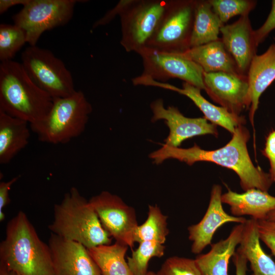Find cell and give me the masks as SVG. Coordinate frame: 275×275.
<instances>
[{"mask_svg":"<svg viewBox=\"0 0 275 275\" xmlns=\"http://www.w3.org/2000/svg\"><path fill=\"white\" fill-rule=\"evenodd\" d=\"M146 86H153L172 90L184 95L191 100L203 113L204 117L212 123L222 126L232 134L237 127L246 123L244 116L231 113L226 108L214 105L206 100L198 88L184 82L182 88L155 80L147 77L144 81Z\"/></svg>","mask_w":275,"mask_h":275,"instance_id":"17","label":"cell"},{"mask_svg":"<svg viewBox=\"0 0 275 275\" xmlns=\"http://www.w3.org/2000/svg\"><path fill=\"white\" fill-rule=\"evenodd\" d=\"M275 29V0L272 1L271 11L264 23L257 30L254 31V40L257 47L268 34Z\"/></svg>","mask_w":275,"mask_h":275,"instance_id":"32","label":"cell"},{"mask_svg":"<svg viewBox=\"0 0 275 275\" xmlns=\"http://www.w3.org/2000/svg\"><path fill=\"white\" fill-rule=\"evenodd\" d=\"M0 266L19 275H54L49 245L22 211L7 223L0 243Z\"/></svg>","mask_w":275,"mask_h":275,"instance_id":"2","label":"cell"},{"mask_svg":"<svg viewBox=\"0 0 275 275\" xmlns=\"http://www.w3.org/2000/svg\"><path fill=\"white\" fill-rule=\"evenodd\" d=\"M250 138L248 129L244 125H240L235 129L229 142L219 149L206 150L196 144L189 148H181L164 144L150 153L149 157L156 164L171 158L189 166L198 161L213 162L234 171L238 176L240 186L244 191L257 188L268 192L273 181L269 173L255 167L252 162L247 148Z\"/></svg>","mask_w":275,"mask_h":275,"instance_id":"1","label":"cell"},{"mask_svg":"<svg viewBox=\"0 0 275 275\" xmlns=\"http://www.w3.org/2000/svg\"><path fill=\"white\" fill-rule=\"evenodd\" d=\"M134 0H121L112 9L100 18L95 21L92 28L95 29L99 26L105 25L110 23L117 15L120 16L123 12L133 2Z\"/></svg>","mask_w":275,"mask_h":275,"instance_id":"33","label":"cell"},{"mask_svg":"<svg viewBox=\"0 0 275 275\" xmlns=\"http://www.w3.org/2000/svg\"><path fill=\"white\" fill-rule=\"evenodd\" d=\"M171 0H134L119 16L120 44L127 52L147 47L155 34Z\"/></svg>","mask_w":275,"mask_h":275,"instance_id":"6","label":"cell"},{"mask_svg":"<svg viewBox=\"0 0 275 275\" xmlns=\"http://www.w3.org/2000/svg\"><path fill=\"white\" fill-rule=\"evenodd\" d=\"M51 233L78 242L88 249L112 243L95 210L75 187L53 207V218L48 226Z\"/></svg>","mask_w":275,"mask_h":275,"instance_id":"4","label":"cell"},{"mask_svg":"<svg viewBox=\"0 0 275 275\" xmlns=\"http://www.w3.org/2000/svg\"><path fill=\"white\" fill-rule=\"evenodd\" d=\"M21 60L30 77L53 99L69 96L76 91L71 73L50 50L29 46L22 52Z\"/></svg>","mask_w":275,"mask_h":275,"instance_id":"7","label":"cell"},{"mask_svg":"<svg viewBox=\"0 0 275 275\" xmlns=\"http://www.w3.org/2000/svg\"><path fill=\"white\" fill-rule=\"evenodd\" d=\"M167 220L168 216L157 205H149L146 220L135 229L134 242L155 241L164 244L169 233Z\"/></svg>","mask_w":275,"mask_h":275,"instance_id":"26","label":"cell"},{"mask_svg":"<svg viewBox=\"0 0 275 275\" xmlns=\"http://www.w3.org/2000/svg\"><path fill=\"white\" fill-rule=\"evenodd\" d=\"M0 275H19V274L0 266Z\"/></svg>","mask_w":275,"mask_h":275,"instance_id":"38","label":"cell"},{"mask_svg":"<svg viewBox=\"0 0 275 275\" xmlns=\"http://www.w3.org/2000/svg\"><path fill=\"white\" fill-rule=\"evenodd\" d=\"M89 201L111 236L132 249L134 232L139 225L134 208L107 191L93 196Z\"/></svg>","mask_w":275,"mask_h":275,"instance_id":"11","label":"cell"},{"mask_svg":"<svg viewBox=\"0 0 275 275\" xmlns=\"http://www.w3.org/2000/svg\"><path fill=\"white\" fill-rule=\"evenodd\" d=\"M165 251L164 244L155 241H144L132 251L127 258L128 266L133 275H145L148 271L149 261L154 257H161Z\"/></svg>","mask_w":275,"mask_h":275,"instance_id":"27","label":"cell"},{"mask_svg":"<svg viewBox=\"0 0 275 275\" xmlns=\"http://www.w3.org/2000/svg\"><path fill=\"white\" fill-rule=\"evenodd\" d=\"M214 12L224 24L231 17L249 15L256 7L257 2L252 0H208Z\"/></svg>","mask_w":275,"mask_h":275,"instance_id":"29","label":"cell"},{"mask_svg":"<svg viewBox=\"0 0 275 275\" xmlns=\"http://www.w3.org/2000/svg\"><path fill=\"white\" fill-rule=\"evenodd\" d=\"M196 0H171L147 47L184 53L190 48Z\"/></svg>","mask_w":275,"mask_h":275,"instance_id":"9","label":"cell"},{"mask_svg":"<svg viewBox=\"0 0 275 275\" xmlns=\"http://www.w3.org/2000/svg\"><path fill=\"white\" fill-rule=\"evenodd\" d=\"M251 105L249 119L254 126V119L262 94L275 80V44L270 45L262 54H256L248 70Z\"/></svg>","mask_w":275,"mask_h":275,"instance_id":"19","label":"cell"},{"mask_svg":"<svg viewBox=\"0 0 275 275\" xmlns=\"http://www.w3.org/2000/svg\"><path fill=\"white\" fill-rule=\"evenodd\" d=\"M138 54L143 61L142 75L163 82L177 78L204 90L203 70L183 53L158 51L146 47Z\"/></svg>","mask_w":275,"mask_h":275,"instance_id":"10","label":"cell"},{"mask_svg":"<svg viewBox=\"0 0 275 275\" xmlns=\"http://www.w3.org/2000/svg\"><path fill=\"white\" fill-rule=\"evenodd\" d=\"M256 225L260 240L275 256V218L256 220Z\"/></svg>","mask_w":275,"mask_h":275,"instance_id":"31","label":"cell"},{"mask_svg":"<svg viewBox=\"0 0 275 275\" xmlns=\"http://www.w3.org/2000/svg\"><path fill=\"white\" fill-rule=\"evenodd\" d=\"M206 93L212 100L231 113L240 115L250 109L251 98L248 76L224 72H203Z\"/></svg>","mask_w":275,"mask_h":275,"instance_id":"12","label":"cell"},{"mask_svg":"<svg viewBox=\"0 0 275 275\" xmlns=\"http://www.w3.org/2000/svg\"><path fill=\"white\" fill-rule=\"evenodd\" d=\"M156 275H204L195 259L179 256L167 258Z\"/></svg>","mask_w":275,"mask_h":275,"instance_id":"30","label":"cell"},{"mask_svg":"<svg viewBox=\"0 0 275 275\" xmlns=\"http://www.w3.org/2000/svg\"><path fill=\"white\" fill-rule=\"evenodd\" d=\"M244 225L243 223L234 226L226 239L211 244L207 253L196 257L195 260L204 275H229L230 259L240 242Z\"/></svg>","mask_w":275,"mask_h":275,"instance_id":"20","label":"cell"},{"mask_svg":"<svg viewBox=\"0 0 275 275\" xmlns=\"http://www.w3.org/2000/svg\"><path fill=\"white\" fill-rule=\"evenodd\" d=\"M220 32L221 39L235 62L240 73L247 76L257 48L249 15L240 16L232 24L224 25Z\"/></svg>","mask_w":275,"mask_h":275,"instance_id":"16","label":"cell"},{"mask_svg":"<svg viewBox=\"0 0 275 275\" xmlns=\"http://www.w3.org/2000/svg\"><path fill=\"white\" fill-rule=\"evenodd\" d=\"M262 154L269 161V175L273 182H275V130L269 133L266 139L264 149L262 150Z\"/></svg>","mask_w":275,"mask_h":275,"instance_id":"34","label":"cell"},{"mask_svg":"<svg viewBox=\"0 0 275 275\" xmlns=\"http://www.w3.org/2000/svg\"><path fill=\"white\" fill-rule=\"evenodd\" d=\"M48 244L54 275H101L88 249L82 244L52 233Z\"/></svg>","mask_w":275,"mask_h":275,"instance_id":"14","label":"cell"},{"mask_svg":"<svg viewBox=\"0 0 275 275\" xmlns=\"http://www.w3.org/2000/svg\"><path fill=\"white\" fill-rule=\"evenodd\" d=\"M27 43L25 31L15 24L0 25V60H12L16 53Z\"/></svg>","mask_w":275,"mask_h":275,"instance_id":"28","label":"cell"},{"mask_svg":"<svg viewBox=\"0 0 275 275\" xmlns=\"http://www.w3.org/2000/svg\"><path fill=\"white\" fill-rule=\"evenodd\" d=\"M224 25L209 1L196 0L190 48L218 40L221 28Z\"/></svg>","mask_w":275,"mask_h":275,"instance_id":"24","label":"cell"},{"mask_svg":"<svg viewBox=\"0 0 275 275\" xmlns=\"http://www.w3.org/2000/svg\"><path fill=\"white\" fill-rule=\"evenodd\" d=\"M128 248L116 241L88 250L101 275H133L125 258Z\"/></svg>","mask_w":275,"mask_h":275,"instance_id":"25","label":"cell"},{"mask_svg":"<svg viewBox=\"0 0 275 275\" xmlns=\"http://www.w3.org/2000/svg\"><path fill=\"white\" fill-rule=\"evenodd\" d=\"M53 99L52 106L47 117L30 127L42 142L65 144L84 132L92 107L80 90L69 96Z\"/></svg>","mask_w":275,"mask_h":275,"instance_id":"5","label":"cell"},{"mask_svg":"<svg viewBox=\"0 0 275 275\" xmlns=\"http://www.w3.org/2000/svg\"><path fill=\"white\" fill-rule=\"evenodd\" d=\"M145 275H156L155 272L152 271H148Z\"/></svg>","mask_w":275,"mask_h":275,"instance_id":"40","label":"cell"},{"mask_svg":"<svg viewBox=\"0 0 275 275\" xmlns=\"http://www.w3.org/2000/svg\"><path fill=\"white\" fill-rule=\"evenodd\" d=\"M223 203L228 204L232 215H249L256 220L265 219L275 210V197L268 192L252 188L238 194L229 189L222 195Z\"/></svg>","mask_w":275,"mask_h":275,"instance_id":"18","label":"cell"},{"mask_svg":"<svg viewBox=\"0 0 275 275\" xmlns=\"http://www.w3.org/2000/svg\"><path fill=\"white\" fill-rule=\"evenodd\" d=\"M198 65L204 72H224L241 75L222 40L191 47L183 53Z\"/></svg>","mask_w":275,"mask_h":275,"instance_id":"21","label":"cell"},{"mask_svg":"<svg viewBox=\"0 0 275 275\" xmlns=\"http://www.w3.org/2000/svg\"><path fill=\"white\" fill-rule=\"evenodd\" d=\"M53 98L30 77L21 63L10 60L0 64V111L37 124L48 116Z\"/></svg>","mask_w":275,"mask_h":275,"instance_id":"3","label":"cell"},{"mask_svg":"<svg viewBox=\"0 0 275 275\" xmlns=\"http://www.w3.org/2000/svg\"><path fill=\"white\" fill-rule=\"evenodd\" d=\"M20 178V176H16L7 181L0 182V221L5 219V215L4 208L10 202L9 191L13 185Z\"/></svg>","mask_w":275,"mask_h":275,"instance_id":"35","label":"cell"},{"mask_svg":"<svg viewBox=\"0 0 275 275\" xmlns=\"http://www.w3.org/2000/svg\"><path fill=\"white\" fill-rule=\"evenodd\" d=\"M260 241L256 220L247 219L238 248L249 262L252 275H275V262L264 251Z\"/></svg>","mask_w":275,"mask_h":275,"instance_id":"23","label":"cell"},{"mask_svg":"<svg viewBox=\"0 0 275 275\" xmlns=\"http://www.w3.org/2000/svg\"><path fill=\"white\" fill-rule=\"evenodd\" d=\"M233 261L236 275H246L248 260L238 248L233 256Z\"/></svg>","mask_w":275,"mask_h":275,"instance_id":"36","label":"cell"},{"mask_svg":"<svg viewBox=\"0 0 275 275\" xmlns=\"http://www.w3.org/2000/svg\"><path fill=\"white\" fill-rule=\"evenodd\" d=\"M153 116L151 121L163 120L169 129L165 144L179 147L185 140L198 135L212 134L218 136L217 126L208 122L204 117L188 118L174 106L166 108L161 99L153 101L150 104Z\"/></svg>","mask_w":275,"mask_h":275,"instance_id":"13","label":"cell"},{"mask_svg":"<svg viewBox=\"0 0 275 275\" xmlns=\"http://www.w3.org/2000/svg\"><path fill=\"white\" fill-rule=\"evenodd\" d=\"M275 218V210L270 212L265 219H274Z\"/></svg>","mask_w":275,"mask_h":275,"instance_id":"39","label":"cell"},{"mask_svg":"<svg viewBox=\"0 0 275 275\" xmlns=\"http://www.w3.org/2000/svg\"><path fill=\"white\" fill-rule=\"evenodd\" d=\"M76 0H30L12 19L25 32L27 43L35 46L45 31L63 26L72 18Z\"/></svg>","mask_w":275,"mask_h":275,"instance_id":"8","label":"cell"},{"mask_svg":"<svg viewBox=\"0 0 275 275\" xmlns=\"http://www.w3.org/2000/svg\"><path fill=\"white\" fill-rule=\"evenodd\" d=\"M222 187L214 185L211 190L207 209L201 220L187 228L188 239L192 242L191 251L198 254L211 244L214 234L222 225L231 222L245 223L246 219L228 214L223 209L222 202Z\"/></svg>","mask_w":275,"mask_h":275,"instance_id":"15","label":"cell"},{"mask_svg":"<svg viewBox=\"0 0 275 275\" xmlns=\"http://www.w3.org/2000/svg\"><path fill=\"white\" fill-rule=\"evenodd\" d=\"M29 123L0 111V163H9L28 144Z\"/></svg>","mask_w":275,"mask_h":275,"instance_id":"22","label":"cell"},{"mask_svg":"<svg viewBox=\"0 0 275 275\" xmlns=\"http://www.w3.org/2000/svg\"><path fill=\"white\" fill-rule=\"evenodd\" d=\"M30 0H0V14H2L13 6H24Z\"/></svg>","mask_w":275,"mask_h":275,"instance_id":"37","label":"cell"}]
</instances>
